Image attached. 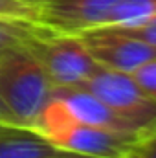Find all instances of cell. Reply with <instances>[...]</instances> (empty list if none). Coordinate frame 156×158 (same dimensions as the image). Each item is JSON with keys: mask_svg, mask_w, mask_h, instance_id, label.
Masks as SVG:
<instances>
[{"mask_svg": "<svg viewBox=\"0 0 156 158\" xmlns=\"http://www.w3.org/2000/svg\"><path fill=\"white\" fill-rule=\"evenodd\" d=\"M51 98V81L24 46L0 53V99L15 125L33 129Z\"/></svg>", "mask_w": 156, "mask_h": 158, "instance_id": "obj_1", "label": "cell"}, {"mask_svg": "<svg viewBox=\"0 0 156 158\" xmlns=\"http://www.w3.org/2000/svg\"><path fill=\"white\" fill-rule=\"evenodd\" d=\"M33 129L57 149L97 158H127L130 145L138 138L134 134L114 132L83 123L55 98H51Z\"/></svg>", "mask_w": 156, "mask_h": 158, "instance_id": "obj_2", "label": "cell"}, {"mask_svg": "<svg viewBox=\"0 0 156 158\" xmlns=\"http://www.w3.org/2000/svg\"><path fill=\"white\" fill-rule=\"evenodd\" d=\"M42 66L53 86H74L99 66L77 35L61 33L40 24L39 33L24 46Z\"/></svg>", "mask_w": 156, "mask_h": 158, "instance_id": "obj_3", "label": "cell"}, {"mask_svg": "<svg viewBox=\"0 0 156 158\" xmlns=\"http://www.w3.org/2000/svg\"><path fill=\"white\" fill-rule=\"evenodd\" d=\"M74 86L92 92L129 121L140 134L156 125V99L151 98L130 74L97 66L90 77Z\"/></svg>", "mask_w": 156, "mask_h": 158, "instance_id": "obj_4", "label": "cell"}, {"mask_svg": "<svg viewBox=\"0 0 156 158\" xmlns=\"http://www.w3.org/2000/svg\"><path fill=\"white\" fill-rule=\"evenodd\" d=\"M90 57L105 68L130 74L156 57V48L132 37L117 26H97L77 33Z\"/></svg>", "mask_w": 156, "mask_h": 158, "instance_id": "obj_5", "label": "cell"}, {"mask_svg": "<svg viewBox=\"0 0 156 158\" xmlns=\"http://www.w3.org/2000/svg\"><path fill=\"white\" fill-rule=\"evenodd\" d=\"M119 0H46L39 6L37 22L61 31L77 35L84 30L105 26Z\"/></svg>", "mask_w": 156, "mask_h": 158, "instance_id": "obj_6", "label": "cell"}, {"mask_svg": "<svg viewBox=\"0 0 156 158\" xmlns=\"http://www.w3.org/2000/svg\"><path fill=\"white\" fill-rule=\"evenodd\" d=\"M53 98L59 99L66 107V110L83 123L114 132L140 136V132L129 121L121 118L116 110H112L107 103H103L99 98H96L92 92L81 86H53Z\"/></svg>", "mask_w": 156, "mask_h": 158, "instance_id": "obj_7", "label": "cell"}, {"mask_svg": "<svg viewBox=\"0 0 156 158\" xmlns=\"http://www.w3.org/2000/svg\"><path fill=\"white\" fill-rule=\"evenodd\" d=\"M59 149L39 131L15 123L0 125V158H46Z\"/></svg>", "mask_w": 156, "mask_h": 158, "instance_id": "obj_8", "label": "cell"}, {"mask_svg": "<svg viewBox=\"0 0 156 158\" xmlns=\"http://www.w3.org/2000/svg\"><path fill=\"white\" fill-rule=\"evenodd\" d=\"M156 19V0H119L105 26H136Z\"/></svg>", "mask_w": 156, "mask_h": 158, "instance_id": "obj_9", "label": "cell"}, {"mask_svg": "<svg viewBox=\"0 0 156 158\" xmlns=\"http://www.w3.org/2000/svg\"><path fill=\"white\" fill-rule=\"evenodd\" d=\"M39 22L0 17V53L13 50V48L26 46V42L33 39L39 33Z\"/></svg>", "mask_w": 156, "mask_h": 158, "instance_id": "obj_10", "label": "cell"}, {"mask_svg": "<svg viewBox=\"0 0 156 158\" xmlns=\"http://www.w3.org/2000/svg\"><path fill=\"white\" fill-rule=\"evenodd\" d=\"M39 6L40 4H31V2H24V0H0V17L37 22Z\"/></svg>", "mask_w": 156, "mask_h": 158, "instance_id": "obj_11", "label": "cell"}, {"mask_svg": "<svg viewBox=\"0 0 156 158\" xmlns=\"http://www.w3.org/2000/svg\"><path fill=\"white\" fill-rule=\"evenodd\" d=\"M127 158H156V125L143 131L134 140Z\"/></svg>", "mask_w": 156, "mask_h": 158, "instance_id": "obj_12", "label": "cell"}, {"mask_svg": "<svg viewBox=\"0 0 156 158\" xmlns=\"http://www.w3.org/2000/svg\"><path fill=\"white\" fill-rule=\"evenodd\" d=\"M130 76L151 98L156 99V57L140 64L136 70L130 72Z\"/></svg>", "mask_w": 156, "mask_h": 158, "instance_id": "obj_13", "label": "cell"}, {"mask_svg": "<svg viewBox=\"0 0 156 158\" xmlns=\"http://www.w3.org/2000/svg\"><path fill=\"white\" fill-rule=\"evenodd\" d=\"M117 28H121L123 31L130 33L132 37H136V39L143 40V42L151 44L153 48H156V19L136 24V26H117Z\"/></svg>", "mask_w": 156, "mask_h": 158, "instance_id": "obj_14", "label": "cell"}, {"mask_svg": "<svg viewBox=\"0 0 156 158\" xmlns=\"http://www.w3.org/2000/svg\"><path fill=\"white\" fill-rule=\"evenodd\" d=\"M46 158H97V156H88V155H79V153H72V151H63V149H59L55 155L46 156Z\"/></svg>", "mask_w": 156, "mask_h": 158, "instance_id": "obj_15", "label": "cell"}, {"mask_svg": "<svg viewBox=\"0 0 156 158\" xmlns=\"http://www.w3.org/2000/svg\"><path fill=\"white\" fill-rule=\"evenodd\" d=\"M2 123H13V118H11L9 110L6 109V105H4L2 99H0V125H2Z\"/></svg>", "mask_w": 156, "mask_h": 158, "instance_id": "obj_16", "label": "cell"}, {"mask_svg": "<svg viewBox=\"0 0 156 158\" xmlns=\"http://www.w3.org/2000/svg\"><path fill=\"white\" fill-rule=\"evenodd\" d=\"M24 2H31V4H44L46 0H24Z\"/></svg>", "mask_w": 156, "mask_h": 158, "instance_id": "obj_17", "label": "cell"}]
</instances>
